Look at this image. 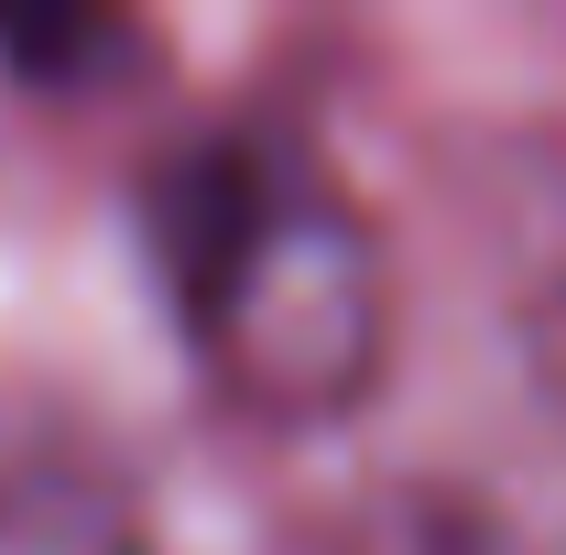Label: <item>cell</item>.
<instances>
[{
	"mask_svg": "<svg viewBox=\"0 0 566 555\" xmlns=\"http://www.w3.org/2000/svg\"><path fill=\"white\" fill-rule=\"evenodd\" d=\"M359 555H480V534H458V512H381V523H359Z\"/></svg>",
	"mask_w": 566,
	"mask_h": 555,
	"instance_id": "obj_2",
	"label": "cell"
},
{
	"mask_svg": "<svg viewBox=\"0 0 566 555\" xmlns=\"http://www.w3.org/2000/svg\"><path fill=\"white\" fill-rule=\"evenodd\" d=\"M142 251L186 327V359L240 415H349L392 338V283L370 218L283 132H197L142 175Z\"/></svg>",
	"mask_w": 566,
	"mask_h": 555,
	"instance_id": "obj_1",
	"label": "cell"
}]
</instances>
